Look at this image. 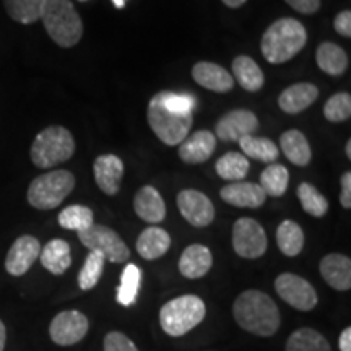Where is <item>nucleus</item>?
<instances>
[{
  "instance_id": "obj_24",
  "label": "nucleus",
  "mask_w": 351,
  "mask_h": 351,
  "mask_svg": "<svg viewBox=\"0 0 351 351\" xmlns=\"http://www.w3.org/2000/svg\"><path fill=\"white\" fill-rule=\"evenodd\" d=\"M43 267L52 275H64L72 265V252L70 245L64 239H52L41 249L39 254Z\"/></svg>"
},
{
  "instance_id": "obj_36",
  "label": "nucleus",
  "mask_w": 351,
  "mask_h": 351,
  "mask_svg": "<svg viewBox=\"0 0 351 351\" xmlns=\"http://www.w3.org/2000/svg\"><path fill=\"white\" fill-rule=\"evenodd\" d=\"M298 199L301 202V207L306 213L314 218H322L328 212V202L313 184L302 182L298 187Z\"/></svg>"
},
{
  "instance_id": "obj_1",
  "label": "nucleus",
  "mask_w": 351,
  "mask_h": 351,
  "mask_svg": "<svg viewBox=\"0 0 351 351\" xmlns=\"http://www.w3.org/2000/svg\"><path fill=\"white\" fill-rule=\"evenodd\" d=\"M232 315L243 330L258 337H271L282 324L276 302L258 289H247L236 298Z\"/></svg>"
},
{
  "instance_id": "obj_12",
  "label": "nucleus",
  "mask_w": 351,
  "mask_h": 351,
  "mask_svg": "<svg viewBox=\"0 0 351 351\" xmlns=\"http://www.w3.org/2000/svg\"><path fill=\"white\" fill-rule=\"evenodd\" d=\"M179 212L189 225L205 228L212 225L215 219V207L207 195L195 189H186L178 195Z\"/></svg>"
},
{
  "instance_id": "obj_16",
  "label": "nucleus",
  "mask_w": 351,
  "mask_h": 351,
  "mask_svg": "<svg viewBox=\"0 0 351 351\" xmlns=\"http://www.w3.org/2000/svg\"><path fill=\"white\" fill-rule=\"evenodd\" d=\"M219 197L228 205L238 208H258L265 204V192L256 182H231L219 191Z\"/></svg>"
},
{
  "instance_id": "obj_26",
  "label": "nucleus",
  "mask_w": 351,
  "mask_h": 351,
  "mask_svg": "<svg viewBox=\"0 0 351 351\" xmlns=\"http://www.w3.org/2000/svg\"><path fill=\"white\" fill-rule=\"evenodd\" d=\"M232 75L245 91H251V93L262 90L263 83H265L262 69L249 56H238L232 60Z\"/></svg>"
},
{
  "instance_id": "obj_7",
  "label": "nucleus",
  "mask_w": 351,
  "mask_h": 351,
  "mask_svg": "<svg viewBox=\"0 0 351 351\" xmlns=\"http://www.w3.org/2000/svg\"><path fill=\"white\" fill-rule=\"evenodd\" d=\"M75 187V176L67 169H56L38 176L28 187L29 205L38 210L59 207Z\"/></svg>"
},
{
  "instance_id": "obj_21",
  "label": "nucleus",
  "mask_w": 351,
  "mask_h": 351,
  "mask_svg": "<svg viewBox=\"0 0 351 351\" xmlns=\"http://www.w3.org/2000/svg\"><path fill=\"white\" fill-rule=\"evenodd\" d=\"M134 210L143 221L158 225L166 218V204L160 192L152 186H143L134 197Z\"/></svg>"
},
{
  "instance_id": "obj_29",
  "label": "nucleus",
  "mask_w": 351,
  "mask_h": 351,
  "mask_svg": "<svg viewBox=\"0 0 351 351\" xmlns=\"http://www.w3.org/2000/svg\"><path fill=\"white\" fill-rule=\"evenodd\" d=\"M287 351H332V346L322 333L314 328L302 327L289 335Z\"/></svg>"
},
{
  "instance_id": "obj_3",
  "label": "nucleus",
  "mask_w": 351,
  "mask_h": 351,
  "mask_svg": "<svg viewBox=\"0 0 351 351\" xmlns=\"http://www.w3.org/2000/svg\"><path fill=\"white\" fill-rule=\"evenodd\" d=\"M41 20L47 34L60 47H72L82 39V19L70 0H46Z\"/></svg>"
},
{
  "instance_id": "obj_31",
  "label": "nucleus",
  "mask_w": 351,
  "mask_h": 351,
  "mask_svg": "<svg viewBox=\"0 0 351 351\" xmlns=\"http://www.w3.org/2000/svg\"><path fill=\"white\" fill-rule=\"evenodd\" d=\"M249 168V160L244 155L236 152H230L226 155H223L215 165V171L221 179L231 182H239L247 176Z\"/></svg>"
},
{
  "instance_id": "obj_2",
  "label": "nucleus",
  "mask_w": 351,
  "mask_h": 351,
  "mask_svg": "<svg viewBox=\"0 0 351 351\" xmlns=\"http://www.w3.org/2000/svg\"><path fill=\"white\" fill-rule=\"evenodd\" d=\"M307 32L296 19H280L263 33L261 41L262 56L267 62L278 65L291 60L306 47Z\"/></svg>"
},
{
  "instance_id": "obj_13",
  "label": "nucleus",
  "mask_w": 351,
  "mask_h": 351,
  "mask_svg": "<svg viewBox=\"0 0 351 351\" xmlns=\"http://www.w3.org/2000/svg\"><path fill=\"white\" fill-rule=\"evenodd\" d=\"M257 129L258 119L256 114L247 109H234V111L226 112L217 122L215 135L223 142H239L241 138L254 135Z\"/></svg>"
},
{
  "instance_id": "obj_39",
  "label": "nucleus",
  "mask_w": 351,
  "mask_h": 351,
  "mask_svg": "<svg viewBox=\"0 0 351 351\" xmlns=\"http://www.w3.org/2000/svg\"><path fill=\"white\" fill-rule=\"evenodd\" d=\"M160 96L161 99H163L165 106L171 109V111L181 112V114L194 112L195 99L192 98L191 95L174 93V91H161Z\"/></svg>"
},
{
  "instance_id": "obj_43",
  "label": "nucleus",
  "mask_w": 351,
  "mask_h": 351,
  "mask_svg": "<svg viewBox=\"0 0 351 351\" xmlns=\"http://www.w3.org/2000/svg\"><path fill=\"white\" fill-rule=\"evenodd\" d=\"M341 192H340V204L341 207L350 210L351 208V173L346 171V173L341 176Z\"/></svg>"
},
{
  "instance_id": "obj_23",
  "label": "nucleus",
  "mask_w": 351,
  "mask_h": 351,
  "mask_svg": "<svg viewBox=\"0 0 351 351\" xmlns=\"http://www.w3.org/2000/svg\"><path fill=\"white\" fill-rule=\"evenodd\" d=\"M171 247V236L163 228L150 226L140 232L137 239V252L145 261H156L163 257Z\"/></svg>"
},
{
  "instance_id": "obj_44",
  "label": "nucleus",
  "mask_w": 351,
  "mask_h": 351,
  "mask_svg": "<svg viewBox=\"0 0 351 351\" xmlns=\"http://www.w3.org/2000/svg\"><path fill=\"white\" fill-rule=\"evenodd\" d=\"M340 351H351V327H346L339 339Z\"/></svg>"
},
{
  "instance_id": "obj_5",
  "label": "nucleus",
  "mask_w": 351,
  "mask_h": 351,
  "mask_svg": "<svg viewBox=\"0 0 351 351\" xmlns=\"http://www.w3.org/2000/svg\"><path fill=\"white\" fill-rule=\"evenodd\" d=\"M207 314V307L202 298L184 295L174 298L160 309V324L169 337H182L195 328Z\"/></svg>"
},
{
  "instance_id": "obj_34",
  "label": "nucleus",
  "mask_w": 351,
  "mask_h": 351,
  "mask_svg": "<svg viewBox=\"0 0 351 351\" xmlns=\"http://www.w3.org/2000/svg\"><path fill=\"white\" fill-rule=\"evenodd\" d=\"M140 280H142V271L135 263H127V267L122 271L121 285L117 288V302L121 306L129 307L137 301L140 291Z\"/></svg>"
},
{
  "instance_id": "obj_41",
  "label": "nucleus",
  "mask_w": 351,
  "mask_h": 351,
  "mask_svg": "<svg viewBox=\"0 0 351 351\" xmlns=\"http://www.w3.org/2000/svg\"><path fill=\"white\" fill-rule=\"evenodd\" d=\"M293 10L302 13V15H314L319 12L320 0H285Z\"/></svg>"
},
{
  "instance_id": "obj_22",
  "label": "nucleus",
  "mask_w": 351,
  "mask_h": 351,
  "mask_svg": "<svg viewBox=\"0 0 351 351\" xmlns=\"http://www.w3.org/2000/svg\"><path fill=\"white\" fill-rule=\"evenodd\" d=\"M317 98L319 88L313 83H295L280 95L278 106L287 114H300L313 106Z\"/></svg>"
},
{
  "instance_id": "obj_28",
  "label": "nucleus",
  "mask_w": 351,
  "mask_h": 351,
  "mask_svg": "<svg viewBox=\"0 0 351 351\" xmlns=\"http://www.w3.org/2000/svg\"><path fill=\"white\" fill-rule=\"evenodd\" d=\"M276 244H278V249L282 251L283 256H300L302 247H304V232H302V228L296 221L285 219L276 228Z\"/></svg>"
},
{
  "instance_id": "obj_35",
  "label": "nucleus",
  "mask_w": 351,
  "mask_h": 351,
  "mask_svg": "<svg viewBox=\"0 0 351 351\" xmlns=\"http://www.w3.org/2000/svg\"><path fill=\"white\" fill-rule=\"evenodd\" d=\"M59 225L64 230H72L80 232L88 230L95 223L93 210L85 207V205H70L59 213Z\"/></svg>"
},
{
  "instance_id": "obj_19",
  "label": "nucleus",
  "mask_w": 351,
  "mask_h": 351,
  "mask_svg": "<svg viewBox=\"0 0 351 351\" xmlns=\"http://www.w3.org/2000/svg\"><path fill=\"white\" fill-rule=\"evenodd\" d=\"M192 77L200 86L215 93H228L234 88V78L226 69L213 62H199L192 67Z\"/></svg>"
},
{
  "instance_id": "obj_27",
  "label": "nucleus",
  "mask_w": 351,
  "mask_h": 351,
  "mask_svg": "<svg viewBox=\"0 0 351 351\" xmlns=\"http://www.w3.org/2000/svg\"><path fill=\"white\" fill-rule=\"evenodd\" d=\"M280 148H282L283 155L296 166H307L313 158L309 142L301 130L291 129L285 132L280 137Z\"/></svg>"
},
{
  "instance_id": "obj_37",
  "label": "nucleus",
  "mask_w": 351,
  "mask_h": 351,
  "mask_svg": "<svg viewBox=\"0 0 351 351\" xmlns=\"http://www.w3.org/2000/svg\"><path fill=\"white\" fill-rule=\"evenodd\" d=\"M104 262H106V258L101 256L99 252L88 254L80 274H78V287H80L83 291L93 289L96 285H98L104 270Z\"/></svg>"
},
{
  "instance_id": "obj_30",
  "label": "nucleus",
  "mask_w": 351,
  "mask_h": 351,
  "mask_svg": "<svg viewBox=\"0 0 351 351\" xmlns=\"http://www.w3.org/2000/svg\"><path fill=\"white\" fill-rule=\"evenodd\" d=\"M239 145L245 156L254 158V160L262 161V163H275L278 160L280 150L274 140L270 138L249 135V137L241 138Z\"/></svg>"
},
{
  "instance_id": "obj_14",
  "label": "nucleus",
  "mask_w": 351,
  "mask_h": 351,
  "mask_svg": "<svg viewBox=\"0 0 351 351\" xmlns=\"http://www.w3.org/2000/svg\"><path fill=\"white\" fill-rule=\"evenodd\" d=\"M41 254V243L34 236H20L12 244L5 258V270L12 276H21L33 267Z\"/></svg>"
},
{
  "instance_id": "obj_42",
  "label": "nucleus",
  "mask_w": 351,
  "mask_h": 351,
  "mask_svg": "<svg viewBox=\"0 0 351 351\" xmlns=\"http://www.w3.org/2000/svg\"><path fill=\"white\" fill-rule=\"evenodd\" d=\"M333 28H335V32L339 33L340 36L351 38V12H340L339 15L335 16V20H333Z\"/></svg>"
},
{
  "instance_id": "obj_6",
  "label": "nucleus",
  "mask_w": 351,
  "mask_h": 351,
  "mask_svg": "<svg viewBox=\"0 0 351 351\" xmlns=\"http://www.w3.org/2000/svg\"><path fill=\"white\" fill-rule=\"evenodd\" d=\"M147 119L152 130L155 132V135L161 142L168 145V147H176V145H181L189 137V130H191L192 122H194V116H192V112L181 114L171 111L165 106L163 99L158 93L148 103Z\"/></svg>"
},
{
  "instance_id": "obj_46",
  "label": "nucleus",
  "mask_w": 351,
  "mask_h": 351,
  "mask_svg": "<svg viewBox=\"0 0 351 351\" xmlns=\"http://www.w3.org/2000/svg\"><path fill=\"white\" fill-rule=\"evenodd\" d=\"M221 2L230 8H239V7H243L247 0H221Z\"/></svg>"
},
{
  "instance_id": "obj_47",
  "label": "nucleus",
  "mask_w": 351,
  "mask_h": 351,
  "mask_svg": "<svg viewBox=\"0 0 351 351\" xmlns=\"http://www.w3.org/2000/svg\"><path fill=\"white\" fill-rule=\"evenodd\" d=\"M346 158H348V160H351V140H348V142H346Z\"/></svg>"
},
{
  "instance_id": "obj_32",
  "label": "nucleus",
  "mask_w": 351,
  "mask_h": 351,
  "mask_svg": "<svg viewBox=\"0 0 351 351\" xmlns=\"http://www.w3.org/2000/svg\"><path fill=\"white\" fill-rule=\"evenodd\" d=\"M46 0H3V5L12 20L23 25H33L41 20Z\"/></svg>"
},
{
  "instance_id": "obj_18",
  "label": "nucleus",
  "mask_w": 351,
  "mask_h": 351,
  "mask_svg": "<svg viewBox=\"0 0 351 351\" xmlns=\"http://www.w3.org/2000/svg\"><path fill=\"white\" fill-rule=\"evenodd\" d=\"M319 270L328 287L337 291H348L351 288V261L343 254H327L320 261Z\"/></svg>"
},
{
  "instance_id": "obj_9",
  "label": "nucleus",
  "mask_w": 351,
  "mask_h": 351,
  "mask_svg": "<svg viewBox=\"0 0 351 351\" xmlns=\"http://www.w3.org/2000/svg\"><path fill=\"white\" fill-rule=\"evenodd\" d=\"M232 247L243 258L262 257L269 247V241L261 223L252 218H239L232 226Z\"/></svg>"
},
{
  "instance_id": "obj_4",
  "label": "nucleus",
  "mask_w": 351,
  "mask_h": 351,
  "mask_svg": "<svg viewBox=\"0 0 351 351\" xmlns=\"http://www.w3.org/2000/svg\"><path fill=\"white\" fill-rule=\"evenodd\" d=\"M73 153H75V140L70 130L62 125H51L36 135L29 156L34 166L49 169L56 165L69 161Z\"/></svg>"
},
{
  "instance_id": "obj_8",
  "label": "nucleus",
  "mask_w": 351,
  "mask_h": 351,
  "mask_svg": "<svg viewBox=\"0 0 351 351\" xmlns=\"http://www.w3.org/2000/svg\"><path fill=\"white\" fill-rule=\"evenodd\" d=\"M78 239L90 249V252H99L106 261L112 263H122L130 257V251L124 239L116 231L104 225L93 223L88 230L78 232Z\"/></svg>"
},
{
  "instance_id": "obj_40",
  "label": "nucleus",
  "mask_w": 351,
  "mask_h": 351,
  "mask_svg": "<svg viewBox=\"0 0 351 351\" xmlns=\"http://www.w3.org/2000/svg\"><path fill=\"white\" fill-rule=\"evenodd\" d=\"M104 351H138V348L122 332H109L104 337Z\"/></svg>"
},
{
  "instance_id": "obj_48",
  "label": "nucleus",
  "mask_w": 351,
  "mask_h": 351,
  "mask_svg": "<svg viewBox=\"0 0 351 351\" xmlns=\"http://www.w3.org/2000/svg\"><path fill=\"white\" fill-rule=\"evenodd\" d=\"M114 2V5H116L117 8H122L125 5V0H112Z\"/></svg>"
},
{
  "instance_id": "obj_45",
  "label": "nucleus",
  "mask_w": 351,
  "mask_h": 351,
  "mask_svg": "<svg viewBox=\"0 0 351 351\" xmlns=\"http://www.w3.org/2000/svg\"><path fill=\"white\" fill-rule=\"evenodd\" d=\"M5 341H7V330H5V324L0 320V351H3L5 348Z\"/></svg>"
},
{
  "instance_id": "obj_15",
  "label": "nucleus",
  "mask_w": 351,
  "mask_h": 351,
  "mask_svg": "<svg viewBox=\"0 0 351 351\" xmlns=\"http://www.w3.org/2000/svg\"><path fill=\"white\" fill-rule=\"evenodd\" d=\"M95 181L106 195H116L124 178V163L116 155H101L93 163Z\"/></svg>"
},
{
  "instance_id": "obj_33",
  "label": "nucleus",
  "mask_w": 351,
  "mask_h": 351,
  "mask_svg": "<svg viewBox=\"0 0 351 351\" xmlns=\"http://www.w3.org/2000/svg\"><path fill=\"white\" fill-rule=\"evenodd\" d=\"M289 184V173L283 165H270L262 171L261 174V184L262 191L265 192V195L275 197H283L287 194V189Z\"/></svg>"
},
{
  "instance_id": "obj_11",
  "label": "nucleus",
  "mask_w": 351,
  "mask_h": 351,
  "mask_svg": "<svg viewBox=\"0 0 351 351\" xmlns=\"http://www.w3.org/2000/svg\"><path fill=\"white\" fill-rule=\"evenodd\" d=\"M88 328H90V322L80 311H62L52 319L49 335L56 345L72 346L85 339Z\"/></svg>"
},
{
  "instance_id": "obj_38",
  "label": "nucleus",
  "mask_w": 351,
  "mask_h": 351,
  "mask_svg": "<svg viewBox=\"0 0 351 351\" xmlns=\"http://www.w3.org/2000/svg\"><path fill=\"white\" fill-rule=\"evenodd\" d=\"M324 116L328 122H345L351 117L350 93H337L327 99L324 106Z\"/></svg>"
},
{
  "instance_id": "obj_17",
  "label": "nucleus",
  "mask_w": 351,
  "mask_h": 351,
  "mask_svg": "<svg viewBox=\"0 0 351 351\" xmlns=\"http://www.w3.org/2000/svg\"><path fill=\"white\" fill-rule=\"evenodd\" d=\"M217 138L210 130H199L179 145V158L187 165H200L212 158Z\"/></svg>"
},
{
  "instance_id": "obj_25",
  "label": "nucleus",
  "mask_w": 351,
  "mask_h": 351,
  "mask_svg": "<svg viewBox=\"0 0 351 351\" xmlns=\"http://www.w3.org/2000/svg\"><path fill=\"white\" fill-rule=\"evenodd\" d=\"M317 67L327 75L340 77L348 69V54L335 43H322L315 51Z\"/></svg>"
},
{
  "instance_id": "obj_20",
  "label": "nucleus",
  "mask_w": 351,
  "mask_h": 351,
  "mask_svg": "<svg viewBox=\"0 0 351 351\" xmlns=\"http://www.w3.org/2000/svg\"><path fill=\"white\" fill-rule=\"evenodd\" d=\"M213 257L207 245L192 244L184 249L179 258V271L189 280H197L205 276L212 269Z\"/></svg>"
},
{
  "instance_id": "obj_10",
  "label": "nucleus",
  "mask_w": 351,
  "mask_h": 351,
  "mask_svg": "<svg viewBox=\"0 0 351 351\" xmlns=\"http://www.w3.org/2000/svg\"><path fill=\"white\" fill-rule=\"evenodd\" d=\"M275 289L287 304L298 311H313L317 306V291L300 275H278L275 280Z\"/></svg>"
}]
</instances>
